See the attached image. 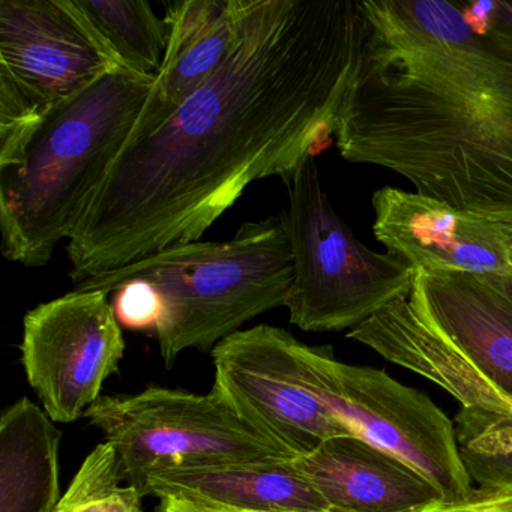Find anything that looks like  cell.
<instances>
[{
	"instance_id": "1",
	"label": "cell",
	"mask_w": 512,
	"mask_h": 512,
	"mask_svg": "<svg viewBox=\"0 0 512 512\" xmlns=\"http://www.w3.org/2000/svg\"><path fill=\"white\" fill-rule=\"evenodd\" d=\"M356 0H241L214 76L157 131L127 142L68 239L80 284L200 241L248 185L283 181L335 137L364 41Z\"/></svg>"
},
{
	"instance_id": "2",
	"label": "cell",
	"mask_w": 512,
	"mask_h": 512,
	"mask_svg": "<svg viewBox=\"0 0 512 512\" xmlns=\"http://www.w3.org/2000/svg\"><path fill=\"white\" fill-rule=\"evenodd\" d=\"M364 41L335 143L416 193L512 226V43L467 4L362 0Z\"/></svg>"
},
{
	"instance_id": "3",
	"label": "cell",
	"mask_w": 512,
	"mask_h": 512,
	"mask_svg": "<svg viewBox=\"0 0 512 512\" xmlns=\"http://www.w3.org/2000/svg\"><path fill=\"white\" fill-rule=\"evenodd\" d=\"M155 79L116 68L0 145L5 259L49 265L130 139Z\"/></svg>"
},
{
	"instance_id": "4",
	"label": "cell",
	"mask_w": 512,
	"mask_h": 512,
	"mask_svg": "<svg viewBox=\"0 0 512 512\" xmlns=\"http://www.w3.org/2000/svg\"><path fill=\"white\" fill-rule=\"evenodd\" d=\"M347 338L463 407L512 416V274L415 271L406 295Z\"/></svg>"
},
{
	"instance_id": "5",
	"label": "cell",
	"mask_w": 512,
	"mask_h": 512,
	"mask_svg": "<svg viewBox=\"0 0 512 512\" xmlns=\"http://www.w3.org/2000/svg\"><path fill=\"white\" fill-rule=\"evenodd\" d=\"M292 248L283 218L242 224L230 241L166 248L76 290L116 292L124 283H151L163 299L158 346L167 368L188 349H214L248 320L284 307L293 283Z\"/></svg>"
},
{
	"instance_id": "6",
	"label": "cell",
	"mask_w": 512,
	"mask_h": 512,
	"mask_svg": "<svg viewBox=\"0 0 512 512\" xmlns=\"http://www.w3.org/2000/svg\"><path fill=\"white\" fill-rule=\"evenodd\" d=\"M284 226L295 275L287 295L290 323L302 331H352L406 295L415 271L392 254L368 250L329 203L316 157L283 179Z\"/></svg>"
},
{
	"instance_id": "7",
	"label": "cell",
	"mask_w": 512,
	"mask_h": 512,
	"mask_svg": "<svg viewBox=\"0 0 512 512\" xmlns=\"http://www.w3.org/2000/svg\"><path fill=\"white\" fill-rule=\"evenodd\" d=\"M302 377L352 436L400 458L430 479L443 502L469 496L454 422L430 397L385 371L344 364L325 347L298 344Z\"/></svg>"
},
{
	"instance_id": "8",
	"label": "cell",
	"mask_w": 512,
	"mask_h": 512,
	"mask_svg": "<svg viewBox=\"0 0 512 512\" xmlns=\"http://www.w3.org/2000/svg\"><path fill=\"white\" fill-rule=\"evenodd\" d=\"M115 446L122 476L140 491L146 470L169 461L295 460L209 394L148 388L101 397L85 413Z\"/></svg>"
},
{
	"instance_id": "9",
	"label": "cell",
	"mask_w": 512,
	"mask_h": 512,
	"mask_svg": "<svg viewBox=\"0 0 512 512\" xmlns=\"http://www.w3.org/2000/svg\"><path fill=\"white\" fill-rule=\"evenodd\" d=\"M124 68L74 0H0V134Z\"/></svg>"
},
{
	"instance_id": "10",
	"label": "cell",
	"mask_w": 512,
	"mask_h": 512,
	"mask_svg": "<svg viewBox=\"0 0 512 512\" xmlns=\"http://www.w3.org/2000/svg\"><path fill=\"white\" fill-rule=\"evenodd\" d=\"M299 340L271 325L235 332L212 349L214 389L254 431L292 458L352 436L302 377Z\"/></svg>"
},
{
	"instance_id": "11",
	"label": "cell",
	"mask_w": 512,
	"mask_h": 512,
	"mask_svg": "<svg viewBox=\"0 0 512 512\" xmlns=\"http://www.w3.org/2000/svg\"><path fill=\"white\" fill-rule=\"evenodd\" d=\"M125 340L109 293H67L23 319L22 362L29 383L55 422L76 421L118 373Z\"/></svg>"
},
{
	"instance_id": "12",
	"label": "cell",
	"mask_w": 512,
	"mask_h": 512,
	"mask_svg": "<svg viewBox=\"0 0 512 512\" xmlns=\"http://www.w3.org/2000/svg\"><path fill=\"white\" fill-rule=\"evenodd\" d=\"M373 233L413 271L512 274V226L472 217L424 194H373Z\"/></svg>"
},
{
	"instance_id": "13",
	"label": "cell",
	"mask_w": 512,
	"mask_h": 512,
	"mask_svg": "<svg viewBox=\"0 0 512 512\" xmlns=\"http://www.w3.org/2000/svg\"><path fill=\"white\" fill-rule=\"evenodd\" d=\"M140 493L220 512H325L293 460L169 461L146 470Z\"/></svg>"
},
{
	"instance_id": "14",
	"label": "cell",
	"mask_w": 512,
	"mask_h": 512,
	"mask_svg": "<svg viewBox=\"0 0 512 512\" xmlns=\"http://www.w3.org/2000/svg\"><path fill=\"white\" fill-rule=\"evenodd\" d=\"M293 466L332 512H422L445 500L418 470L355 436L325 440Z\"/></svg>"
},
{
	"instance_id": "15",
	"label": "cell",
	"mask_w": 512,
	"mask_h": 512,
	"mask_svg": "<svg viewBox=\"0 0 512 512\" xmlns=\"http://www.w3.org/2000/svg\"><path fill=\"white\" fill-rule=\"evenodd\" d=\"M241 0L172 2L170 41L160 74L127 142L157 131L223 64L238 34Z\"/></svg>"
},
{
	"instance_id": "16",
	"label": "cell",
	"mask_w": 512,
	"mask_h": 512,
	"mask_svg": "<svg viewBox=\"0 0 512 512\" xmlns=\"http://www.w3.org/2000/svg\"><path fill=\"white\" fill-rule=\"evenodd\" d=\"M61 431L20 398L0 419V512H53L59 493Z\"/></svg>"
},
{
	"instance_id": "17",
	"label": "cell",
	"mask_w": 512,
	"mask_h": 512,
	"mask_svg": "<svg viewBox=\"0 0 512 512\" xmlns=\"http://www.w3.org/2000/svg\"><path fill=\"white\" fill-rule=\"evenodd\" d=\"M119 64L157 79L166 58L170 25L148 0H74Z\"/></svg>"
},
{
	"instance_id": "18",
	"label": "cell",
	"mask_w": 512,
	"mask_h": 512,
	"mask_svg": "<svg viewBox=\"0 0 512 512\" xmlns=\"http://www.w3.org/2000/svg\"><path fill=\"white\" fill-rule=\"evenodd\" d=\"M455 436L467 475L479 488H512V416L461 407Z\"/></svg>"
},
{
	"instance_id": "19",
	"label": "cell",
	"mask_w": 512,
	"mask_h": 512,
	"mask_svg": "<svg viewBox=\"0 0 512 512\" xmlns=\"http://www.w3.org/2000/svg\"><path fill=\"white\" fill-rule=\"evenodd\" d=\"M121 464L115 446L100 443L85 458L53 512H142L143 494L122 485Z\"/></svg>"
},
{
	"instance_id": "20",
	"label": "cell",
	"mask_w": 512,
	"mask_h": 512,
	"mask_svg": "<svg viewBox=\"0 0 512 512\" xmlns=\"http://www.w3.org/2000/svg\"><path fill=\"white\" fill-rule=\"evenodd\" d=\"M116 317L128 328H157L163 317L164 305L160 293L148 281L131 280L116 290Z\"/></svg>"
},
{
	"instance_id": "21",
	"label": "cell",
	"mask_w": 512,
	"mask_h": 512,
	"mask_svg": "<svg viewBox=\"0 0 512 512\" xmlns=\"http://www.w3.org/2000/svg\"><path fill=\"white\" fill-rule=\"evenodd\" d=\"M422 512H512V488L473 487L464 499L439 502Z\"/></svg>"
},
{
	"instance_id": "22",
	"label": "cell",
	"mask_w": 512,
	"mask_h": 512,
	"mask_svg": "<svg viewBox=\"0 0 512 512\" xmlns=\"http://www.w3.org/2000/svg\"><path fill=\"white\" fill-rule=\"evenodd\" d=\"M467 8L481 25L512 43V0L467 4Z\"/></svg>"
},
{
	"instance_id": "23",
	"label": "cell",
	"mask_w": 512,
	"mask_h": 512,
	"mask_svg": "<svg viewBox=\"0 0 512 512\" xmlns=\"http://www.w3.org/2000/svg\"><path fill=\"white\" fill-rule=\"evenodd\" d=\"M158 512H220L214 509L202 508V506L193 505V503L184 502L178 499H161Z\"/></svg>"
},
{
	"instance_id": "24",
	"label": "cell",
	"mask_w": 512,
	"mask_h": 512,
	"mask_svg": "<svg viewBox=\"0 0 512 512\" xmlns=\"http://www.w3.org/2000/svg\"><path fill=\"white\" fill-rule=\"evenodd\" d=\"M325 512H332V511H325Z\"/></svg>"
}]
</instances>
